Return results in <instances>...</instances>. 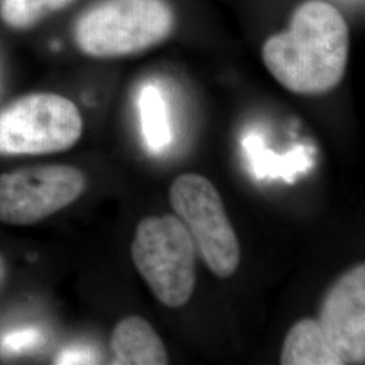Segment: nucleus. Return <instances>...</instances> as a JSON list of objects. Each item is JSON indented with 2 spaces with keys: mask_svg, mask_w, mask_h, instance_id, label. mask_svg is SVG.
<instances>
[{
  "mask_svg": "<svg viewBox=\"0 0 365 365\" xmlns=\"http://www.w3.org/2000/svg\"><path fill=\"white\" fill-rule=\"evenodd\" d=\"M39 341L41 336L38 331H36L34 329H24L3 339V346L9 352H22L34 348Z\"/></svg>",
  "mask_w": 365,
  "mask_h": 365,
  "instance_id": "obj_13",
  "label": "nucleus"
},
{
  "mask_svg": "<svg viewBox=\"0 0 365 365\" xmlns=\"http://www.w3.org/2000/svg\"><path fill=\"white\" fill-rule=\"evenodd\" d=\"M6 277H7V265H6V261L3 259V256L0 255V289L6 282Z\"/></svg>",
  "mask_w": 365,
  "mask_h": 365,
  "instance_id": "obj_15",
  "label": "nucleus"
},
{
  "mask_svg": "<svg viewBox=\"0 0 365 365\" xmlns=\"http://www.w3.org/2000/svg\"><path fill=\"white\" fill-rule=\"evenodd\" d=\"M110 348L113 364H168V353L155 327L138 315L123 318L114 327Z\"/></svg>",
  "mask_w": 365,
  "mask_h": 365,
  "instance_id": "obj_8",
  "label": "nucleus"
},
{
  "mask_svg": "<svg viewBox=\"0 0 365 365\" xmlns=\"http://www.w3.org/2000/svg\"><path fill=\"white\" fill-rule=\"evenodd\" d=\"M141 123L146 145L160 152L170 143V129L167 105L156 86H146L140 98Z\"/></svg>",
  "mask_w": 365,
  "mask_h": 365,
  "instance_id": "obj_11",
  "label": "nucleus"
},
{
  "mask_svg": "<svg viewBox=\"0 0 365 365\" xmlns=\"http://www.w3.org/2000/svg\"><path fill=\"white\" fill-rule=\"evenodd\" d=\"M317 322L342 365L364 364V264L341 274L329 288Z\"/></svg>",
  "mask_w": 365,
  "mask_h": 365,
  "instance_id": "obj_7",
  "label": "nucleus"
},
{
  "mask_svg": "<svg viewBox=\"0 0 365 365\" xmlns=\"http://www.w3.org/2000/svg\"><path fill=\"white\" fill-rule=\"evenodd\" d=\"M93 354L88 352V349L83 348H71L63 351L57 357L56 364H86V363H95Z\"/></svg>",
  "mask_w": 365,
  "mask_h": 365,
  "instance_id": "obj_14",
  "label": "nucleus"
},
{
  "mask_svg": "<svg viewBox=\"0 0 365 365\" xmlns=\"http://www.w3.org/2000/svg\"><path fill=\"white\" fill-rule=\"evenodd\" d=\"M175 16L164 0H102L75 26L78 49L96 58L144 52L170 37Z\"/></svg>",
  "mask_w": 365,
  "mask_h": 365,
  "instance_id": "obj_2",
  "label": "nucleus"
},
{
  "mask_svg": "<svg viewBox=\"0 0 365 365\" xmlns=\"http://www.w3.org/2000/svg\"><path fill=\"white\" fill-rule=\"evenodd\" d=\"M73 0H3L0 16L14 29H27L36 25L48 14L61 10Z\"/></svg>",
  "mask_w": 365,
  "mask_h": 365,
  "instance_id": "obj_12",
  "label": "nucleus"
},
{
  "mask_svg": "<svg viewBox=\"0 0 365 365\" xmlns=\"http://www.w3.org/2000/svg\"><path fill=\"white\" fill-rule=\"evenodd\" d=\"M283 365H342L317 319L304 318L289 329L280 353Z\"/></svg>",
  "mask_w": 365,
  "mask_h": 365,
  "instance_id": "obj_9",
  "label": "nucleus"
},
{
  "mask_svg": "<svg viewBox=\"0 0 365 365\" xmlns=\"http://www.w3.org/2000/svg\"><path fill=\"white\" fill-rule=\"evenodd\" d=\"M244 148L253 165V172L259 178H265L267 175L272 178H292L309 165V153L306 149H295L286 156H276L265 150L261 146L260 140L255 135H250L244 141Z\"/></svg>",
  "mask_w": 365,
  "mask_h": 365,
  "instance_id": "obj_10",
  "label": "nucleus"
},
{
  "mask_svg": "<svg viewBox=\"0 0 365 365\" xmlns=\"http://www.w3.org/2000/svg\"><path fill=\"white\" fill-rule=\"evenodd\" d=\"M349 57V30L339 10L310 0L295 10L286 31L267 39L262 61L280 86L299 95L334 90Z\"/></svg>",
  "mask_w": 365,
  "mask_h": 365,
  "instance_id": "obj_1",
  "label": "nucleus"
},
{
  "mask_svg": "<svg viewBox=\"0 0 365 365\" xmlns=\"http://www.w3.org/2000/svg\"><path fill=\"white\" fill-rule=\"evenodd\" d=\"M81 133L83 118L72 101L56 93H31L0 111V155L64 152Z\"/></svg>",
  "mask_w": 365,
  "mask_h": 365,
  "instance_id": "obj_4",
  "label": "nucleus"
},
{
  "mask_svg": "<svg viewBox=\"0 0 365 365\" xmlns=\"http://www.w3.org/2000/svg\"><path fill=\"white\" fill-rule=\"evenodd\" d=\"M86 175L71 165H38L0 175V221L29 226L78 200Z\"/></svg>",
  "mask_w": 365,
  "mask_h": 365,
  "instance_id": "obj_6",
  "label": "nucleus"
},
{
  "mask_svg": "<svg viewBox=\"0 0 365 365\" xmlns=\"http://www.w3.org/2000/svg\"><path fill=\"white\" fill-rule=\"evenodd\" d=\"M195 244L176 215L146 217L131 242V259L157 300L170 309L187 304L196 286Z\"/></svg>",
  "mask_w": 365,
  "mask_h": 365,
  "instance_id": "obj_3",
  "label": "nucleus"
},
{
  "mask_svg": "<svg viewBox=\"0 0 365 365\" xmlns=\"http://www.w3.org/2000/svg\"><path fill=\"white\" fill-rule=\"evenodd\" d=\"M170 202L211 272L222 279L235 274L240 241L214 184L197 173L182 175L170 185Z\"/></svg>",
  "mask_w": 365,
  "mask_h": 365,
  "instance_id": "obj_5",
  "label": "nucleus"
}]
</instances>
